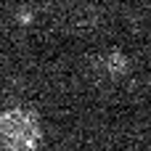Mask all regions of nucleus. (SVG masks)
<instances>
[{
	"mask_svg": "<svg viewBox=\"0 0 151 151\" xmlns=\"http://www.w3.org/2000/svg\"><path fill=\"white\" fill-rule=\"evenodd\" d=\"M42 127L35 111L24 106L0 109V149L3 151H37Z\"/></svg>",
	"mask_w": 151,
	"mask_h": 151,
	"instance_id": "f257e3e1",
	"label": "nucleus"
}]
</instances>
